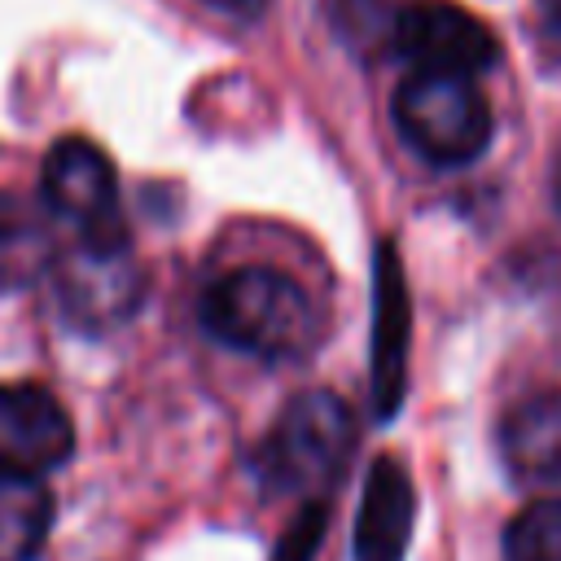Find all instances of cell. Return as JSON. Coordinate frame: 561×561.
<instances>
[{
	"mask_svg": "<svg viewBox=\"0 0 561 561\" xmlns=\"http://www.w3.org/2000/svg\"><path fill=\"white\" fill-rule=\"evenodd\" d=\"M202 324L215 342L259 355L294 359L316 342V311L307 294L276 267H232L202 294Z\"/></svg>",
	"mask_w": 561,
	"mask_h": 561,
	"instance_id": "obj_1",
	"label": "cell"
},
{
	"mask_svg": "<svg viewBox=\"0 0 561 561\" xmlns=\"http://www.w3.org/2000/svg\"><path fill=\"white\" fill-rule=\"evenodd\" d=\"M394 127L434 167H465L491 140V105L473 75L412 70L394 92Z\"/></svg>",
	"mask_w": 561,
	"mask_h": 561,
	"instance_id": "obj_2",
	"label": "cell"
},
{
	"mask_svg": "<svg viewBox=\"0 0 561 561\" xmlns=\"http://www.w3.org/2000/svg\"><path fill=\"white\" fill-rule=\"evenodd\" d=\"M351 451V412L333 390L294 394L259 443L254 473L267 491H324Z\"/></svg>",
	"mask_w": 561,
	"mask_h": 561,
	"instance_id": "obj_3",
	"label": "cell"
},
{
	"mask_svg": "<svg viewBox=\"0 0 561 561\" xmlns=\"http://www.w3.org/2000/svg\"><path fill=\"white\" fill-rule=\"evenodd\" d=\"M53 285L66 320L88 333L123 324L145 289L127 237H79L70 250H57Z\"/></svg>",
	"mask_w": 561,
	"mask_h": 561,
	"instance_id": "obj_4",
	"label": "cell"
},
{
	"mask_svg": "<svg viewBox=\"0 0 561 561\" xmlns=\"http://www.w3.org/2000/svg\"><path fill=\"white\" fill-rule=\"evenodd\" d=\"M39 193H44V206L57 219H66L79 237H127L114 162L92 140L61 136L44 158Z\"/></svg>",
	"mask_w": 561,
	"mask_h": 561,
	"instance_id": "obj_5",
	"label": "cell"
},
{
	"mask_svg": "<svg viewBox=\"0 0 561 561\" xmlns=\"http://www.w3.org/2000/svg\"><path fill=\"white\" fill-rule=\"evenodd\" d=\"M390 44L416 66V70H456L478 75L495 61V35L460 4L447 0H416L403 4L394 18Z\"/></svg>",
	"mask_w": 561,
	"mask_h": 561,
	"instance_id": "obj_6",
	"label": "cell"
},
{
	"mask_svg": "<svg viewBox=\"0 0 561 561\" xmlns=\"http://www.w3.org/2000/svg\"><path fill=\"white\" fill-rule=\"evenodd\" d=\"M75 451V425L61 399L35 381L0 386V469L39 478Z\"/></svg>",
	"mask_w": 561,
	"mask_h": 561,
	"instance_id": "obj_7",
	"label": "cell"
},
{
	"mask_svg": "<svg viewBox=\"0 0 561 561\" xmlns=\"http://www.w3.org/2000/svg\"><path fill=\"white\" fill-rule=\"evenodd\" d=\"M416 517V491L394 456L373 460L355 517V561H403Z\"/></svg>",
	"mask_w": 561,
	"mask_h": 561,
	"instance_id": "obj_8",
	"label": "cell"
},
{
	"mask_svg": "<svg viewBox=\"0 0 561 561\" xmlns=\"http://www.w3.org/2000/svg\"><path fill=\"white\" fill-rule=\"evenodd\" d=\"M403 359H408V294L403 272L390 245L377 250V289H373V394L377 416H390L403 399Z\"/></svg>",
	"mask_w": 561,
	"mask_h": 561,
	"instance_id": "obj_9",
	"label": "cell"
},
{
	"mask_svg": "<svg viewBox=\"0 0 561 561\" xmlns=\"http://www.w3.org/2000/svg\"><path fill=\"white\" fill-rule=\"evenodd\" d=\"M504 465L526 482H561V390L517 399L500 421Z\"/></svg>",
	"mask_w": 561,
	"mask_h": 561,
	"instance_id": "obj_10",
	"label": "cell"
},
{
	"mask_svg": "<svg viewBox=\"0 0 561 561\" xmlns=\"http://www.w3.org/2000/svg\"><path fill=\"white\" fill-rule=\"evenodd\" d=\"M53 210L0 188V289H26L53 272Z\"/></svg>",
	"mask_w": 561,
	"mask_h": 561,
	"instance_id": "obj_11",
	"label": "cell"
},
{
	"mask_svg": "<svg viewBox=\"0 0 561 561\" xmlns=\"http://www.w3.org/2000/svg\"><path fill=\"white\" fill-rule=\"evenodd\" d=\"M53 526V500L39 478L0 469V561H35Z\"/></svg>",
	"mask_w": 561,
	"mask_h": 561,
	"instance_id": "obj_12",
	"label": "cell"
},
{
	"mask_svg": "<svg viewBox=\"0 0 561 561\" xmlns=\"http://www.w3.org/2000/svg\"><path fill=\"white\" fill-rule=\"evenodd\" d=\"M508 561H561V495L526 504L504 530Z\"/></svg>",
	"mask_w": 561,
	"mask_h": 561,
	"instance_id": "obj_13",
	"label": "cell"
},
{
	"mask_svg": "<svg viewBox=\"0 0 561 561\" xmlns=\"http://www.w3.org/2000/svg\"><path fill=\"white\" fill-rule=\"evenodd\" d=\"M394 18H399V9H386V0H337L333 4V26L351 44H364L368 35L373 39H390L394 35Z\"/></svg>",
	"mask_w": 561,
	"mask_h": 561,
	"instance_id": "obj_14",
	"label": "cell"
},
{
	"mask_svg": "<svg viewBox=\"0 0 561 561\" xmlns=\"http://www.w3.org/2000/svg\"><path fill=\"white\" fill-rule=\"evenodd\" d=\"M324 522H329V508L324 504H307V513L294 522L289 539L276 548V561H311L320 535H324Z\"/></svg>",
	"mask_w": 561,
	"mask_h": 561,
	"instance_id": "obj_15",
	"label": "cell"
},
{
	"mask_svg": "<svg viewBox=\"0 0 561 561\" xmlns=\"http://www.w3.org/2000/svg\"><path fill=\"white\" fill-rule=\"evenodd\" d=\"M210 9H224V13H232V18H254V13H263V4L267 0H206Z\"/></svg>",
	"mask_w": 561,
	"mask_h": 561,
	"instance_id": "obj_16",
	"label": "cell"
},
{
	"mask_svg": "<svg viewBox=\"0 0 561 561\" xmlns=\"http://www.w3.org/2000/svg\"><path fill=\"white\" fill-rule=\"evenodd\" d=\"M552 202L561 210V149H557V162H552Z\"/></svg>",
	"mask_w": 561,
	"mask_h": 561,
	"instance_id": "obj_17",
	"label": "cell"
},
{
	"mask_svg": "<svg viewBox=\"0 0 561 561\" xmlns=\"http://www.w3.org/2000/svg\"><path fill=\"white\" fill-rule=\"evenodd\" d=\"M539 4H543V13H548L557 26H561V0H539Z\"/></svg>",
	"mask_w": 561,
	"mask_h": 561,
	"instance_id": "obj_18",
	"label": "cell"
}]
</instances>
